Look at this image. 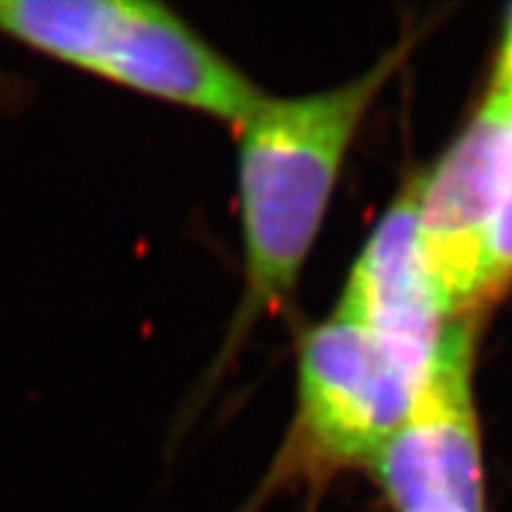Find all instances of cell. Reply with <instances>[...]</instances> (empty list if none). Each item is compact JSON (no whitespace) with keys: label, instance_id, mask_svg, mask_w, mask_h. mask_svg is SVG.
Instances as JSON below:
<instances>
[{"label":"cell","instance_id":"8","mask_svg":"<svg viewBox=\"0 0 512 512\" xmlns=\"http://www.w3.org/2000/svg\"><path fill=\"white\" fill-rule=\"evenodd\" d=\"M494 86L508 88L512 86V5L505 12L503 31H501V46H498L494 76H491Z\"/></svg>","mask_w":512,"mask_h":512},{"label":"cell","instance_id":"6","mask_svg":"<svg viewBox=\"0 0 512 512\" xmlns=\"http://www.w3.org/2000/svg\"><path fill=\"white\" fill-rule=\"evenodd\" d=\"M422 174L403 185L351 268L339 316L349 318L389 356L422 380L451 323L427 275L418 245Z\"/></svg>","mask_w":512,"mask_h":512},{"label":"cell","instance_id":"2","mask_svg":"<svg viewBox=\"0 0 512 512\" xmlns=\"http://www.w3.org/2000/svg\"><path fill=\"white\" fill-rule=\"evenodd\" d=\"M0 36L95 79L233 126L264 98L162 3L0 0Z\"/></svg>","mask_w":512,"mask_h":512},{"label":"cell","instance_id":"7","mask_svg":"<svg viewBox=\"0 0 512 512\" xmlns=\"http://www.w3.org/2000/svg\"><path fill=\"white\" fill-rule=\"evenodd\" d=\"M503 98V136L498 155L496 216L491 230L489 264H486L484 302L491 304L498 294L512 285V86L501 88L489 83Z\"/></svg>","mask_w":512,"mask_h":512},{"label":"cell","instance_id":"4","mask_svg":"<svg viewBox=\"0 0 512 512\" xmlns=\"http://www.w3.org/2000/svg\"><path fill=\"white\" fill-rule=\"evenodd\" d=\"M475 349L477 316L451 320L406 418L370 460L394 512H489Z\"/></svg>","mask_w":512,"mask_h":512},{"label":"cell","instance_id":"1","mask_svg":"<svg viewBox=\"0 0 512 512\" xmlns=\"http://www.w3.org/2000/svg\"><path fill=\"white\" fill-rule=\"evenodd\" d=\"M401 43L368 72L299 98L264 95L238 126L245 290L240 328L290 302L366 114L408 55Z\"/></svg>","mask_w":512,"mask_h":512},{"label":"cell","instance_id":"3","mask_svg":"<svg viewBox=\"0 0 512 512\" xmlns=\"http://www.w3.org/2000/svg\"><path fill=\"white\" fill-rule=\"evenodd\" d=\"M418 384L366 330L337 311L313 325L299 344L297 420L278 477L368 467L406 418Z\"/></svg>","mask_w":512,"mask_h":512},{"label":"cell","instance_id":"5","mask_svg":"<svg viewBox=\"0 0 512 512\" xmlns=\"http://www.w3.org/2000/svg\"><path fill=\"white\" fill-rule=\"evenodd\" d=\"M501 136L503 98L489 86L434 169L422 174L418 245L448 320L477 316L486 304Z\"/></svg>","mask_w":512,"mask_h":512}]
</instances>
